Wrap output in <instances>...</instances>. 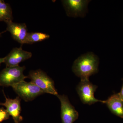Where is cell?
<instances>
[{"label": "cell", "mask_w": 123, "mask_h": 123, "mask_svg": "<svg viewBox=\"0 0 123 123\" xmlns=\"http://www.w3.org/2000/svg\"><path fill=\"white\" fill-rule=\"evenodd\" d=\"M6 23L7 24L6 31L10 33L13 39L21 44H25L28 33L26 25L25 23H16L13 21Z\"/></svg>", "instance_id": "30bf717a"}, {"label": "cell", "mask_w": 123, "mask_h": 123, "mask_svg": "<svg viewBox=\"0 0 123 123\" xmlns=\"http://www.w3.org/2000/svg\"><path fill=\"white\" fill-rule=\"evenodd\" d=\"M97 88V86L93 85L89 80L81 81L77 86L76 90L83 103L91 105L97 102H100L105 104V101L98 100L95 98L94 92Z\"/></svg>", "instance_id": "8992f818"}, {"label": "cell", "mask_w": 123, "mask_h": 123, "mask_svg": "<svg viewBox=\"0 0 123 123\" xmlns=\"http://www.w3.org/2000/svg\"><path fill=\"white\" fill-rule=\"evenodd\" d=\"M56 96L61 104L62 123H73L78 119V112L71 104L67 96L58 94Z\"/></svg>", "instance_id": "52a82bcc"}, {"label": "cell", "mask_w": 123, "mask_h": 123, "mask_svg": "<svg viewBox=\"0 0 123 123\" xmlns=\"http://www.w3.org/2000/svg\"><path fill=\"white\" fill-rule=\"evenodd\" d=\"M25 66H18L6 67L0 72V86L3 87H12L14 85L24 81L28 78L23 72Z\"/></svg>", "instance_id": "7a4b0ae2"}, {"label": "cell", "mask_w": 123, "mask_h": 123, "mask_svg": "<svg viewBox=\"0 0 123 123\" xmlns=\"http://www.w3.org/2000/svg\"><path fill=\"white\" fill-rule=\"evenodd\" d=\"M105 101L111 113L123 119V101L119 93L112 95Z\"/></svg>", "instance_id": "8fae6325"}, {"label": "cell", "mask_w": 123, "mask_h": 123, "mask_svg": "<svg viewBox=\"0 0 123 123\" xmlns=\"http://www.w3.org/2000/svg\"><path fill=\"white\" fill-rule=\"evenodd\" d=\"M13 20L12 11L10 6L4 1L0 0V22L6 23L12 21Z\"/></svg>", "instance_id": "7c38bea8"}, {"label": "cell", "mask_w": 123, "mask_h": 123, "mask_svg": "<svg viewBox=\"0 0 123 123\" xmlns=\"http://www.w3.org/2000/svg\"><path fill=\"white\" fill-rule=\"evenodd\" d=\"M18 97L25 102L33 101L36 97L44 93V92L33 83L25 80L12 86Z\"/></svg>", "instance_id": "277c9868"}, {"label": "cell", "mask_w": 123, "mask_h": 123, "mask_svg": "<svg viewBox=\"0 0 123 123\" xmlns=\"http://www.w3.org/2000/svg\"><path fill=\"white\" fill-rule=\"evenodd\" d=\"M10 115L4 107L0 108V123L9 119Z\"/></svg>", "instance_id": "5bb4252c"}, {"label": "cell", "mask_w": 123, "mask_h": 123, "mask_svg": "<svg viewBox=\"0 0 123 123\" xmlns=\"http://www.w3.org/2000/svg\"><path fill=\"white\" fill-rule=\"evenodd\" d=\"M3 92L6 99L5 102L0 103V105L5 107L7 112L12 117L14 123H20L23 119L22 117L20 115L21 111V98L18 96L15 99L8 98L6 96L4 91Z\"/></svg>", "instance_id": "9c48e42d"}, {"label": "cell", "mask_w": 123, "mask_h": 123, "mask_svg": "<svg viewBox=\"0 0 123 123\" xmlns=\"http://www.w3.org/2000/svg\"><path fill=\"white\" fill-rule=\"evenodd\" d=\"M119 95L120 98H121V99H123V84L122 88H121V91L119 93Z\"/></svg>", "instance_id": "9a60e30c"}, {"label": "cell", "mask_w": 123, "mask_h": 123, "mask_svg": "<svg viewBox=\"0 0 123 123\" xmlns=\"http://www.w3.org/2000/svg\"><path fill=\"white\" fill-rule=\"evenodd\" d=\"M27 77L32 83L40 88L44 93L56 96L58 94L53 80L41 69L31 70Z\"/></svg>", "instance_id": "3957f363"}, {"label": "cell", "mask_w": 123, "mask_h": 123, "mask_svg": "<svg viewBox=\"0 0 123 123\" xmlns=\"http://www.w3.org/2000/svg\"><path fill=\"white\" fill-rule=\"evenodd\" d=\"M31 52L23 50L22 48H15L4 57V63L6 67L18 66L21 62L29 59L32 57Z\"/></svg>", "instance_id": "ba28073f"}, {"label": "cell", "mask_w": 123, "mask_h": 123, "mask_svg": "<svg viewBox=\"0 0 123 123\" xmlns=\"http://www.w3.org/2000/svg\"><path fill=\"white\" fill-rule=\"evenodd\" d=\"M6 31L0 33V37H1V35H2V34H3V33H4L5 32H6Z\"/></svg>", "instance_id": "e0dca14e"}, {"label": "cell", "mask_w": 123, "mask_h": 123, "mask_svg": "<svg viewBox=\"0 0 123 123\" xmlns=\"http://www.w3.org/2000/svg\"><path fill=\"white\" fill-rule=\"evenodd\" d=\"M62 1L68 17L84 18L88 12V6L90 1L65 0Z\"/></svg>", "instance_id": "5b68a950"}, {"label": "cell", "mask_w": 123, "mask_h": 123, "mask_svg": "<svg viewBox=\"0 0 123 123\" xmlns=\"http://www.w3.org/2000/svg\"><path fill=\"white\" fill-rule=\"evenodd\" d=\"M98 57L92 52H89L79 56L74 62L72 69L81 81H89L91 75L98 72Z\"/></svg>", "instance_id": "6da1fadb"}, {"label": "cell", "mask_w": 123, "mask_h": 123, "mask_svg": "<svg viewBox=\"0 0 123 123\" xmlns=\"http://www.w3.org/2000/svg\"><path fill=\"white\" fill-rule=\"evenodd\" d=\"M50 37L49 35L41 32L28 33L25 44H32L35 43L42 42L48 39Z\"/></svg>", "instance_id": "4fadbf2b"}, {"label": "cell", "mask_w": 123, "mask_h": 123, "mask_svg": "<svg viewBox=\"0 0 123 123\" xmlns=\"http://www.w3.org/2000/svg\"><path fill=\"white\" fill-rule=\"evenodd\" d=\"M5 58L3 57V58H0V66L1 64L2 63H4V61Z\"/></svg>", "instance_id": "2e32d148"}]
</instances>
